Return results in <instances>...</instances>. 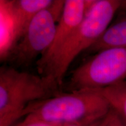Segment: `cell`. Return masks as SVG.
<instances>
[{
    "label": "cell",
    "instance_id": "7",
    "mask_svg": "<svg viewBox=\"0 0 126 126\" xmlns=\"http://www.w3.org/2000/svg\"><path fill=\"white\" fill-rule=\"evenodd\" d=\"M21 39L11 0H0V58L8 60Z\"/></svg>",
    "mask_w": 126,
    "mask_h": 126
},
{
    "label": "cell",
    "instance_id": "13",
    "mask_svg": "<svg viewBox=\"0 0 126 126\" xmlns=\"http://www.w3.org/2000/svg\"><path fill=\"white\" fill-rule=\"evenodd\" d=\"M106 116L103 118H101V119L94 120L86 121V122L65 124L64 126H102L103 123V122L105 120Z\"/></svg>",
    "mask_w": 126,
    "mask_h": 126
},
{
    "label": "cell",
    "instance_id": "3",
    "mask_svg": "<svg viewBox=\"0 0 126 126\" xmlns=\"http://www.w3.org/2000/svg\"><path fill=\"white\" fill-rule=\"evenodd\" d=\"M60 86L49 78L13 67L0 68V126H12L22 117L30 103L61 92Z\"/></svg>",
    "mask_w": 126,
    "mask_h": 126
},
{
    "label": "cell",
    "instance_id": "6",
    "mask_svg": "<svg viewBox=\"0 0 126 126\" xmlns=\"http://www.w3.org/2000/svg\"><path fill=\"white\" fill-rule=\"evenodd\" d=\"M94 0H66L53 43L36 61L40 71L57 54L71 36L79 27L92 7Z\"/></svg>",
    "mask_w": 126,
    "mask_h": 126
},
{
    "label": "cell",
    "instance_id": "8",
    "mask_svg": "<svg viewBox=\"0 0 126 126\" xmlns=\"http://www.w3.org/2000/svg\"><path fill=\"white\" fill-rule=\"evenodd\" d=\"M126 47V16L111 23L88 51L96 53L110 48Z\"/></svg>",
    "mask_w": 126,
    "mask_h": 126
},
{
    "label": "cell",
    "instance_id": "9",
    "mask_svg": "<svg viewBox=\"0 0 126 126\" xmlns=\"http://www.w3.org/2000/svg\"><path fill=\"white\" fill-rule=\"evenodd\" d=\"M53 0H12V6L19 28L21 38L32 20Z\"/></svg>",
    "mask_w": 126,
    "mask_h": 126
},
{
    "label": "cell",
    "instance_id": "10",
    "mask_svg": "<svg viewBox=\"0 0 126 126\" xmlns=\"http://www.w3.org/2000/svg\"><path fill=\"white\" fill-rule=\"evenodd\" d=\"M89 91L102 96L126 124V81L106 88Z\"/></svg>",
    "mask_w": 126,
    "mask_h": 126
},
{
    "label": "cell",
    "instance_id": "2",
    "mask_svg": "<svg viewBox=\"0 0 126 126\" xmlns=\"http://www.w3.org/2000/svg\"><path fill=\"white\" fill-rule=\"evenodd\" d=\"M110 109L108 102L97 93L89 90L61 91L52 97L30 103L22 117L26 121L68 124L101 119Z\"/></svg>",
    "mask_w": 126,
    "mask_h": 126
},
{
    "label": "cell",
    "instance_id": "4",
    "mask_svg": "<svg viewBox=\"0 0 126 126\" xmlns=\"http://www.w3.org/2000/svg\"><path fill=\"white\" fill-rule=\"evenodd\" d=\"M126 79V47L102 50L72 72L68 89L71 92L96 89Z\"/></svg>",
    "mask_w": 126,
    "mask_h": 126
},
{
    "label": "cell",
    "instance_id": "5",
    "mask_svg": "<svg viewBox=\"0 0 126 126\" xmlns=\"http://www.w3.org/2000/svg\"><path fill=\"white\" fill-rule=\"evenodd\" d=\"M64 3L54 0L33 18L8 60L16 66H28L42 56L53 43Z\"/></svg>",
    "mask_w": 126,
    "mask_h": 126
},
{
    "label": "cell",
    "instance_id": "12",
    "mask_svg": "<svg viewBox=\"0 0 126 126\" xmlns=\"http://www.w3.org/2000/svg\"><path fill=\"white\" fill-rule=\"evenodd\" d=\"M65 124L59 123L47 122L42 120L26 121L23 120L22 122L16 123L12 126H64Z\"/></svg>",
    "mask_w": 126,
    "mask_h": 126
},
{
    "label": "cell",
    "instance_id": "11",
    "mask_svg": "<svg viewBox=\"0 0 126 126\" xmlns=\"http://www.w3.org/2000/svg\"><path fill=\"white\" fill-rule=\"evenodd\" d=\"M102 126H126V124L119 114L111 108Z\"/></svg>",
    "mask_w": 126,
    "mask_h": 126
},
{
    "label": "cell",
    "instance_id": "1",
    "mask_svg": "<svg viewBox=\"0 0 126 126\" xmlns=\"http://www.w3.org/2000/svg\"><path fill=\"white\" fill-rule=\"evenodd\" d=\"M120 5V0H94L79 27L53 59L39 71V75L50 78L61 87L71 63L102 36Z\"/></svg>",
    "mask_w": 126,
    "mask_h": 126
}]
</instances>
